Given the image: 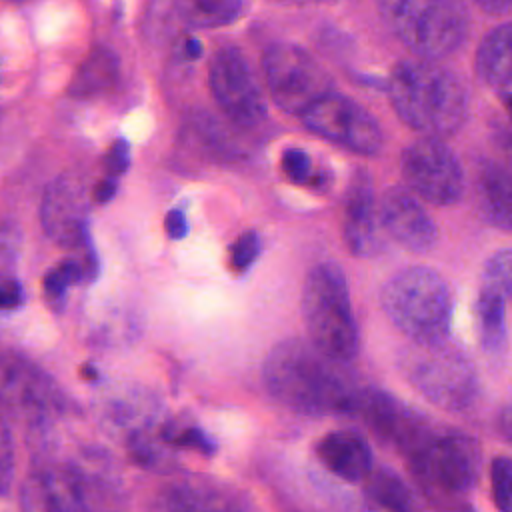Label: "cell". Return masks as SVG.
<instances>
[{
    "label": "cell",
    "mask_w": 512,
    "mask_h": 512,
    "mask_svg": "<svg viewBox=\"0 0 512 512\" xmlns=\"http://www.w3.org/2000/svg\"><path fill=\"white\" fill-rule=\"evenodd\" d=\"M262 378L282 406L310 416L352 414L362 392L344 362L304 338L276 344L264 360Z\"/></svg>",
    "instance_id": "6da1fadb"
},
{
    "label": "cell",
    "mask_w": 512,
    "mask_h": 512,
    "mask_svg": "<svg viewBox=\"0 0 512 512\" xmlns=\"http://www.w3.org/2000/svg\"><path fill=\"white\" fill-rule=\"evenodd\" d=\"M388 98L404 124L444 138L468 118V92L460 78L432 60H406L388 78Z\"/></svg>",
    "instance_id": "7a4b0ae2"
},
{
    "label": "cell",
    "mask_w": 512,
    "mask_h": 512,
    "mask_svg": "<svg viewBox=\"0 0 512 512\" xmlns=\"http://www.w3.org/2000/svg\"><path fill=\"white\" fill-rule=\"evenodd\" d=\"M422 492L446 512H464L480 474V448L460 432H430L408 456Z\"/></svg>",
    "instance_id": "3957f363"
},
{
    "label": "cell",
    "mask_w": 512,
    "mask_h": 512,
    "mask_svg": "<svg viewBox=\"0 0 512 512\" xmlns=\"http://www.w3.org/2000/svg\"><path fill=\"white\" fill-rule=\"evenodd\" d=\"M302 316L312 340L328 356L348 364L360 348L344 272L332 262L316 264L304 282Z\"/></svg>",
    "instance_id": "277c9868"
},
{
    "label": "cell",
    "mask_w": 512,
    "mask_h": 512,
    "mask_svg": "<svg viewBox=\"0 0 512 512\" xmlns=\"http://www.w3.org/2000/svg\"><path fill=\"white\" fill-rule=\"evenodd\" d=\"M382 308L390 322L412 342L448 336L452 300L440 274L412 266L394 274L382 288Z\"/></svg>",
    "instance_id": "5b68a950"
},
{
    "label": "cell",
    "mask_w": 512,
    "mask_h": 512,
    "mask_svg": "<svg viewBox=\"0 0 512 512\" xmlns=\"http://www.w3.org/2000/svg\"><path fill=\"white\" fill-rule=\"evenodd\" d=\"M384 24L416 56L438 60L466 38L468 22L458 0H378Z\"/></svg>",
    "instance_id": "8992f818"
},
{
    "label": "cell",
    "mask_w": 512,
    "mask_h": 512,
    "mask_svg": "<svg viewBox=\"0 0 512 512\" xmlns=\"http://www.w3.org/2000/svg\"><path fill=\"white\" fill-rule=\"evenodd\" d=\"M402 366L414 388L440 408L464 410L476 398V370L466 354L446 338L412 342Z\"/></svg>",
    "instance_id": "52a82bcc"
},
{
    "label": "cell",
    "mask_w": 512,
    "mask_h": 512,
    "mask_svg": "<svg viewBox=\"0 0 512 512\" xmlns=\"http://www.w3.org/2000/svg\"><path fill=\"white\" fill-rule=\"evenodd\" d=\"M262 70L272 100L290 114L302 116L334 90L324 66L296 44L280 42L270 46L262 58Z\"/></svg>",
    "instance_id": "ba28073f"
},
{
    "label": "cell",
    "mask_w": 512,
    "mask_h": 512,
    "mask_svg": "<svg viewBox=\"0 0 512 512\" xmlns=\"http://www.w3.org/2000/svg\"><path fill=\"white\" fill-rule=\"evenodd\" d=\"M402 174L416 196L436 206L458 202L464 190L460 162L440 138L412 142L402 154Z\"/></svg>",
    "instance_id": "9c48e42d"
},
{
    "label": "cell",
    "mask_w": 512,
    "mask_h": 512,
    "mask_svg": "<svg viewBox=\"0 0 512 512\" xmlns=\"http://www.w3.org/2000/svg\"><path fill=\"white\" fill-rule=\"evenodd\" d=\"M304 126L356 154H374L382 146L378 122L344 94L330 92L302 114Z\"/></svg>",
    "instance_id": "30bf717a"
},
{
    "label": "cell",
    "mask_w": 512,
    "mask_h": 512,
    "mask_svg": "<svg viewBox=\"0 0 512 512\" xmlns=\"http://www.w3.org/2000/svg\"><path fill=\"white\" fill-rule=\"evenodd\" d=\"M210 90L224 114L242 128H254L266 118V104L244 54L226 46L210 64Z\"/></svg>",
    "instance_id": "8fae6325"
},
{
    "label": "cell",
    "mask_w": 512,
    "mask_h": 512,
    "mask_svg": "<svg viewBox=\"0 0 512 512\" xmlns=\"http://www.w3.org/2000/svg\"><path fill=\"white\" fill-rule=\"evenodd\" d=\"M40 224L44 234L64 248L84 246L88 240V194L82 178L60 174L42 196Z\"/></svg>",
    "instance_id": "7c38bea8"
},
{
    "label": "cell",
    "mask_w": 512,
    "mask_h": 512,
    "mask_svg": "<svg viewBox=\"0 0 512 512\" xmlns=\"http://www.w3.org/2000/svg\"><path fill=\"white\" fill-rule=\"evenodd\" d=\"M2 398L6 408L32 422L48 420L64 408V398L52 378L18 354L2 362Z\"/></svg>",
    "instance_id": "4fadbf2b"
},
{
    "label": "cell",
    "mask_w": 512,
    "mask_h": 512,
    "mask_svg": "<svg viewBox=\"0 0 512 512\" xmlns=\"http://www.w3.org/2000/svg\"><path fill=\"white\" fill-rule=\"evenodd\" d=\"M352 416L366 422L380 440L392 444L406 456L432 432L418 412L382 390L362 388Z\"/></svg>",
    "instance_id": "5bb4252c"
},
{
    "label": "cell",
    "mask_w": 512,
    "mask_h": 512,
    "mask_svg": "<svg viewBox=\"0 0 512 512\" xmlns=\"http://www.w3.org/2000/svg\"><path fill=\"white\" fill-rule=\"evenodd\" d=\"M22 512H88L86 496L74 472L44 466L26 476L20 488Z\"/></svg>",
    "instance_id": "9a60e30c"
},
{
    "label": "cell",
    "mask_w": 512,
    "mask_h": 512,
    "mask_svg": "<svg viewBox=\"0 0 512 512\" xmlns=\"http://www.w3.org/2000/svg\"><path fill=\"white\" fill-rule=\"evenodd\" d=\"M382 228L404 248L426 252L436 244L438 230L422 204L404 188H388L380 200Z\"/></svg>",
    "instance_id": "2e32d148"
},
{
    "label": "cell",
    "mask_w": 512,
    "mask_h": 512,
    "mask_svg": "<svg viewBox=\"0 0 512 512\" xmlns=\"http://www.w3.org/2000/svg\"><path fill=\"white\" fill-rule=\"evenodd\" d=\"M380 208L374 200V190L370 176L358 172L350 182L346 204H344V240L352 254L372 256L380 250Z\"/></svg>",
    "instance_id": "e0dca14e"
},
{
    "label": "cell",
    "mask_w": 512,
    "mask_h": 512,
    "mask_svg": "<svg viewBox=\"0 0 512 512\" xmlns=\"http://www.w3.org/2000/svg\"><path fill=\"white\" fill-rule=\"evenodd\" d=\"M316 452L320 464L346 482H364L374 470L368 442L352 430H336L322 436Z\"/></svg>",
    "instance_id": "ac0fdd59"
},
{
    "label": "cell",
    "mask_w": 512,
    "mask_h": 512,
    "mask_svg": "<svg viewBox=\"0 0 512 512\" xmlns=\"http://www.w3.org/2000/svg\"><path fill=\"white\" fill-rule=\"evenodd\" d=\"M158 512H246L228 490L206 482H180L160 498Z\"/></svg>",
    "instance_id": "d6986e66"
},
{
    "label": "cell",
    "mask_w": 512,
    "mask_h": 512,
    "mask_svg": "<svg viewBox=\"0 0 512 512\" xmlns=\"http://www.w3.org/2000/svg\"><path fill=\"white\" fill-rule=\"evenodd\" d=\"M476 190L484 218L500 230H512V174L500 164L484 162L478 170Z\"/></svg>",
    "instance_id": "ffe728a7"
},
{
    "label": "cell",
    "mask_w": 512,
    "mask_h": 512,
    "mask_svg": "<svg viewBox=\"0 0 512 512\" xmlns=\"http://www.w3.org/2000/svg\"><path fill=\"white\" fill-rule=\"evenodd\" d=\"M120 72V60L114 50L106 46H94L90 54L80 62L72 82L68 86V94L72 98H94L108 92Z\"/></svg>",
    "instance_id": "44dd1931"
},
{
    "label": "cell",
    "mask_w": 512,
    "mask_h": 512,
    "mask_svg": "<svg viewBox=\"0 0 512 512\" xmlns=\"http://www.w3.org/2000/svg\"><path fill=\"white\" fill-rule=\"evenodd\" d=\"M476 72L490 86H512V22L494 28L480 42Z\"/></svg>",
    "instance_id": "7402d4cb"
},
{
    "label": "cell",
    "mask_w": 512,
    "mask_h": 512,
    "mask_svg": "<svg viewBox=\"0 0 512 512\" xmlns=\"http://www.w3.org/2000/svg\"><path fill=\"white\" fill-rule=\"evenodd\" d=\"M364 496L376 512H416V500L406 482L388 468L372 470L362 482Z\"/></svg>",
    "instance_id": "603a6c76"
},
{
    "label": "cell",
    "mask_w": 512,
    "mask_h": 512,
    "mask_svg": "<svg viewBox=\"0 0 512 512\" xmlns=\"http://www.w3.org/2000/svg\"><path fill=\"white\" fill-rule=\"evenodd\" d=\"M504 296L484 284L478 300H476V318H478V332L480 340L486 352H500L506 342V308H504Z\"/></svg>",
    "instance_id": "cb8c5ba5"
},
{
    "label": "cell",
    "mask_w": 512,
    "mask_h": 512,
    "mask_svg": "<svg viewBox=\"0 0 512 512\" xmlns=\"http://www.w3.org/2000/svg\"><path fill=\"white\" fill-rule=\"evenodd\" d=\"M178 16L192 28H222L242 12V0H176Z\"/></svg>",
    "instance_id": "d4e9b609"
},
{
    "label": "cell",
    "mask_w": 512,
    "mask_h": 512,
    "mask_svg": "<svg viewBox=\"0 0 512 512\" xmlns=\"http://www.w3.org/2000/svg\"><path fill=\"white\" fill-rule=\"evenodd\" d=\"M84 262L82 260H64L60 264H56L50 272H46L42 288L46 298L50 300H62L64 294L68 292V288L78 282L84 274Z\"/></svg>",
    "instance_id": "484cf974"
},
{
    "label": "cell",
    "mask_w": 512,
    "mask_h": 512,
    "mask_svg": "<svg viewBox=\"0 0 512 512\" xmlns=\"http://www.w3.org/2000/svg\"><path fill=\"white\" fill-rule=\"evenodd\" d=\"M492 500L498 512H512V460L498 456L490 464Z\"/></svg>",
    "instance_id": "4316f807"
},
{
    "label": "cell",
    "mask_w": 512,
    "mask_h": 512,
    "mask_svg": "<svg viewBox=\"0 0 512 512\" xmlns=\"http://www.w3.org/2000/svg\"><path fill=\"white\" fill-rule=\"evenodd\" d=\"M484 284L496 288L512 302V248L496 252L484 268Z\"/></svg>",
    "instance_id": "83f0119b"
},
{
    "label": "cell",
    "mask_w": 512,
    "mask_h": 512,
    "mask_svg": "<svg viewBox=\"0 0 512 512\" xmlns=\"http://www.w3.org/2000/svg\"><path fill=\"white\" fill-rule=\"evenodd\" d=\"M162 434H164V440L176 448L198 450L202 454H210L214 450L212 440L196 426H166Z\"/></svg>",
    "instance_id": "f1b7e54d"
},
{
    "label": "cell",
    "mask_w": 512,
    "mask_h": 512,
    "mask_svg": "<svg viewBox=\"0 0 512 512\" xmlns=\"http://www.w3.org/2000/svg\"><path fill=\"white\" fill-rule=\"evenodd\" d=\"M280 164H282L284 176L294 184H310L316 178L310 156L300 148L284 150Z\"/></svg>",
    "instance_id": "f546056e"
},
{
    "label": "cell",
    "mask_w": 512,
    "mask_h": 512,
    "mask_svg": "<svg viewBox=\"0 0 512 512\" xmlns=\"http://www.w3.org/2000/svg\"><path fill=\"white\" fill-rule=\"evenodd\" d=\"M260 254V238L256 232H244L230 248V266L244 272Z\"/></svg>",
    "instance_id": "4dcf8cb0"
},
{
    "label": "cell",
    "mask_w": 512,
    "mask_h": 512,
    "mask_svg": "<svg viewBox=\"0 0 512 512\" xmlns=\"http://www.w3.org/2000/svg\"><path fill=\"white\" fill-rule=\"evenodd\" d=\"M128 158H130V152H128V144H126V140H118L112 148H110V152H108V156H106V170H108V174L110 176H120V174H124L126 172V168H128Z\"/></svg>",
    "instance_id": "1f68e13d"
},
{
    "label": "cell",
    "mask_w": 512,
    "mask_h": 512,
    "mask_svg": "<svg viewBox=\"0 0 512 512\" xmlns=\"http://www.w3.org/2000/svg\"><path fill=\"white\" fill-rule=\"evenodd\" d=\"M24 300V290L20 286V282L16 278H8L4 276L2 280V288H0V304H2V310L8 312V310H14L22 304Z\"/></svg>",
    "instance_id": "d6a6232c"
},
{
    "label": "cell",
    "mask_w": 512,
    "mask_h": 512,
    "mask_svg": "<svg viewBox=\"0 0 512 512\" xmlns=\"http://www.w3.org/2000/svg\"><path fill=\"white\" fill-rule=\"evenodd\" d=\"M164 228L168 232L170 238L178 240V238H184L186 232H188V222H186V216L180 212V210H170L166 220H164Z\"/></svg>",
    "instance_id": "836d02e7"
},
{
    "label": "cell",
    "mask_w": 512,
    "mask_h": 512,
    "mask_svg": "<svg viewBox=\"0 0 512 512\" xmlns=\"http://www.w3.org/2000/svg\"><path fill=\"white\" fill-rule=\"evenodd\" d=\"M10 430L4 422V428H2V490L6 492L8 490V480H10V462H12V442H10Z\"/></svg>",
    "instance_id": "e575fe53"
},
{
    "label": "cell",
    "mask_w": 512,
    "mask_h": 512,
    "mask_svg": "<svg viewBox=\"0 0 512 512\" xmlns=\"http://www.w3.org/2000/svg\"><path fill=\"white\" fill-rule=\"evenodd\" d=\"M114 194H116V176L106 174V178H102L94 188V200L98 204H106L108 200H112Z\"/></svg>",
    "instance_id": "d590c367"
},
{
    "label": "cell",
    "mask_w": 512,
    "mask_h": 512,
    "mask_svg": "<svg viewBox=\"0 0 512 512\" xmlns=\"http://www.w3.org/2000/svg\"><path fill=\"white\" fill-rule=\"evenodd\" d=\"M482 10L492 14H506L512 12V0H474Z\"/></svg>",
    "instance_id": "8d00e7d4"
},
{
    "label": "cell",
    "mask_w": 512,
    "mask_h": 512,
    "mask_svg": "<svg viewBox=\"0 0 512 512\" xmlns=\"http://www.w3.org/2000/svg\"><path fill=\"white\" fill-rule=\"evenodd\" d=\"M498 148L506 158V162L512 166V132H502L498 136Z\"/></svg>",
    "instance_id": "74e56055"
},
{
    "label": "cell",
    "mask_w": 512,
    "mask_h": 512,
    "mask_svg": "<svg viewBox=\"0 0 512 512\" xmlns=\"http://www.w3.org/2000/svg\"><path fill=\"white\" fill-rule=\"evenodd\" d=\"M182 50H184V54H186L188 60H196V58H200V54H202V44H200L196 38H190V36H188V38L184 40Z\"/></svg>",
    "instance_id": "f35d334b"
},
{
    "label": "cell",
    "mask_w": 512,
    "mask_h": 512,
    "mask_svg": "<svg viewBox=\"0 0 512 512\" xmlns=\"http://www.w3.org/2000/svg\"><path fill=\"white\" fill-rule=\"evenodd\" d=\"M500 426H502V432L506 434V438L512 442V404H508L502 412V418H500Z\"/></svg>",
    "instance_id": "ab89813d"
},
{
    "label": "cell",
    "mask_w": 512,
    "mask_h": 512,
    "mask_svg": "<svg viewBox=\"0 0 512 512\" xmlns=\"http://www.w3.org/2000/svg\"><path fill=\"white\" fill-rule=\"evenodd\" d=\"M506 104H508V108H510V112H512V96L506 98Z\"/></svg>",
    "instance_id": "60d3db41"
},
{
    "label": "cell",
    "mask_w": 512,
    "mask_h": 512,
    "mask_svg": "<svg viewBox=\"0 0 512 512\" xmlns=\"http://www.w3.org/2000/svg\"><path fill=\"white\" fill-rule=\"evenodd\" d=\"M10 2H24V0H10Z\"/></svg>",
    "instance_id": "b9f144b4"
}]
</instances>
